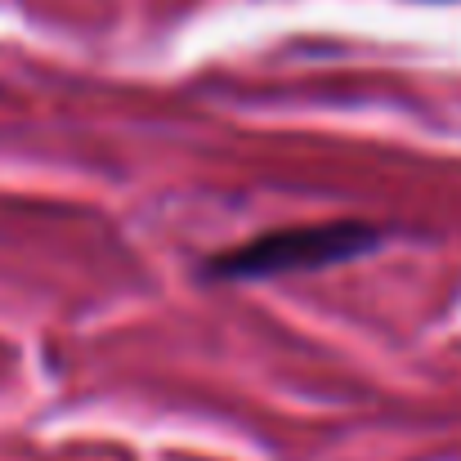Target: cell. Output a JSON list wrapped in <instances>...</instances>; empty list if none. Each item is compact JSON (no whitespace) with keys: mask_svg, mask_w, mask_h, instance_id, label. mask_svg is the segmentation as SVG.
<instances>
[{"mask_svg":"<svg viewBox=\"0 0 461 461\" xmlns=\"http://www.w3.org/2000/svg\"><path fill=\"white\" fill-rule=\"evenodd\" d=\"M376 229L340 220V224H305V229H278L265 238H251L224 256H215L220 278H278V274H309L327 265H345L376 247Z\"/></svg>","mask_w":461,"mask_h":461,"instance_id":"6da1fadb","label":"cell"}]
</instances>
